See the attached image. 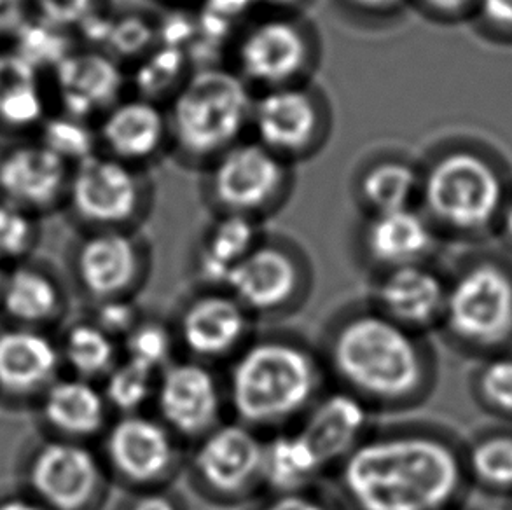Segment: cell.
Segmentation results:
<instances>
[{
  "instance_id": "cell-18",
  "label": "cell",
  "mask_w": 512,
  "mask_h": 510,
  "mask_svg": "<svg viewBox=\"0 0 512 510\" xmlns=\"http://www.w3.org/2000/svg\"><path fill=\"white\" fill-rule=\"evenodd\" d=\"M373 411L352 393L334 386L324 390L292 427L303 435L327 474H333L373 430Z\"/></svg>"
},
{
  "instance_id": "cell-30",
  "label": "cell",
  "mask_w": 512,
  "mask_h": 510,
  "mask_svg": "<svg viewBox=\"0 0 512 510\" xmlns=\"http://www.w3.org/2000/svg\"><path fill=\"white\" fill-rule=\"evenodd\" d=\"M0 289L7 313L25 324L49 320L62 303L55 280L37 269H14Z\"/></svg>"
},
{
  "instance_id": "cell-2",
  "label": "cell",
  "mask_w": 512,
  "mask_h": 510,
  "mask_svg": "<svg viewBox=\"0 0 512 510\" xmlns=\"http://www.w3.org/2000/svg\"><path fill=\"white\" fill-rule=\"evenodd\" d=\"M319 353L327 378L373 413L413 409L432 385V360L422 334L371 304L350 306L331 318Z\"/></svg>"
},
{
  "instance_id": "cell-45",
  "label": "cell",
  "mask_w": 512,
  "mask_h": 510,
  "mask_svg": "<svg viewBox=\"0 0 512 510\" xmlns=\"http://www.w3.org/2000/svg\"><path fill=\"white\" fill-rule=\"evenodd\" d=\"M355 13L371 16V18H385L395 14L401 9L404 0H345Z\"/></svg>"
},
{
  "instance_id": "cell-37",
  "label": "cell",
  "mask_w": 512,
  "mask_h": 510,
  "mask_svg": "<svg viewBox=\"0 0 512 510\" xmlns=\"http://www.w3.org/2000/svg\"><path fill=\"white\" fill-rule=\"evenodd\" d=\"M469 465L481 483L512 488V437H492L474 446Z\"/></svg>"
},
{
  "instance_id": "cell-48",
  "label": "cell",
  "mask_w": 512,
  "mask_h": 510,
  "mask_svg": "<svg viewBox=\"0 0 512 510\" xmlns=\"http://www.w3.org/2000/svg\"><path fill=\"white\" fill-rule=\"evenodd\" d=\"M420 2L429 11L439 14L460 13L469 4V0H420Z\"/></svg>"
},
{
  "instance_id": "cell-27",
  "label": "cell",
  "mask_w": 512,
  "mask_h": 510,
  "mask_svg": "<svg viewBox=\"0 0 512 510\" xmlns=\"http://www.w3.org/2000/svg\"><path fill=\"white\" fill-rule=\"evenodd\" d=\"M324 476L326 469L296 428L264 435L263 479L268 493L313 490Z\"/></svg>"
},
{
  "instance_id": "cell-9",
  "label": "cell",
  "mask_w": 512,
  "mask_h": 510,
  "mask_svg": "<svg viewBox=\"0 0 512 510\" xmlns=\"http://www.w3.org/2000/svg\"><path fill=\"white\" fill-rule=\"evenodd\" d=\"M315 55L310 28L296 16L277 11L243 28L233 51L236 74L261 91L303 83Z\"/></svg>"
},
{
  "instance_id": "cell-17",
  "label": "cell",
  "mask_w": 512,
  "mask_h": 510,
  "mask_svg": "<svg viewBox=\"0 0 512 510\" xmlns=\"http://www.w3.org/2000/svg\"><path fill=\"white\" fill-rule=\"evenodd\" d=\"M104 460L76 441L49 442L30 465V484L53 510H88L105 490Z\"/></svg>"
},
{
  "instance_id": "cell-51",
  "label": "cell",
  "mask_w": 512,
  "mask_h": 510,
  "mask_svg": "<svg viewBox=\"0 0 512 510\" xmlns=\"http://www.w3.org/2000/svg\"><path fill=\"white\" fill-rule=\"evenodd\" d=\"M506 228H507V231H509V235L512 236V205H511V207H509V210H507Z\"/></svg>"
},
{
  "instance_id": "cell-43",
  "label": "cell",
  "mask_w": 512,
  "mask_h": 510,
  "mask_svg": "<svg viewBox=\"0 0 512 510\" xmlns=\"http://www.w3.org/2000/svg\"><path fill=\"white\" fill-rule=\"evenodd\" d=\"M254 510H341L336 500H329L313 490L268 493Z\"/></svg>"
},
{
  "instance_id": "cell-6",
  "label": "cell",
  "mask_w": 512,
  "mask_h": 510,
  "mask_svg": "<svg viewBox=\"0 0 512 510\" xmlns=\"http://www.w3.org/2000/svg\"><path fill=\"white\" fill-rule=\"evenodd\" d=\"M289 161L257 140H240L210 163L208 194L221 214L259 221L270 214L291 189Z\"/></svg>"
},
{
  "instance_id": "cell-47",
  "label": "cell",
  "mask_w": 512,
  "mask_h": 510,
  "mask_svg": "<svg viewBox=\"0 0 512 510\" xmlns=\"http://www.w3.org/2000/svg\"><path fill=\"white\" fill-rule=\"evenodd\" d=\"M483 11L493 23L512 28V0H483Z\"/></svg>"
},
{
  "instance_id": "cell-42",
  "label": "cell",
  "mask_w": 512,
  "mask_h": 510,
  "mask_svg": "<svg viewBox=\"0 0 512 510\" xmlns=\"http://www.w3.org/2000/svg\"><path fill=\"white\" fill-rule=\"evenodd\" d=\"M37 16L58 27H77L84 18L100 9V0H32Z\"/></svg>"
},
{
  "instance_id": "cell-15",
  "label": "cell",
  "mask_w": 512,
  "mask_h": 510,
  "mask_svg": "<svg viewBox=\"0 0 512 510\" xmlns=\"http://www.w3.org/2000/svg\"><path fill=\"white\" fill-rule=\"evenodd\" d=\"M186 357L214 366L229 362L254 334V317L229 290L203 287L180 306L172 325Z\"/></svg>"
},
{
  "instance_id": "cell-29",
  "label": "cell",
  "mask_w": 512,
  "mask_h": 510,
  "mask_svg": "<svg viewBox=\"0 0 512 510\" xmlns=\"http://www.w3.org/2000/svg\"><path fill=\"white\" fill-rule=\"evenodd\" d=\"M420 182V173L408 161L380 159L360 173L357 193L369 215L385 214L411 208V201L420 191Z\"/></svg>"
},
{
  "instance_id": "cell-44",
  "label": "cell",
  "mask_w": 512,
  "mask_h": 510,
  "mask_svg": "<svg viewBox=\"0 0 512 510\" xmlns=\"http://www.w3.org/2000/svg\"><path fill=\"white\" fill-rule=\"evenodd\" d=\"M123 510H186V505L168 488L133 491Z\"/></svg>"
},
{
  "instance_id": "cell-24",
  "label": "cell",
  "mask_w": 512,
  "mask_h": 510,
  "mask_svg": "<svg viewBox=\"0 0 512 510\" xmlns=\"http://www.w3.org/2000/svg\"><path fill=\"white\" fill-rule=\"evenodd\" d=\"M261 240L263 236L256 219L221 214L212 222L196 250L194 269L201 287L224 289L231 271Z\"/></svg>"
},
{
  "instance_id": "cell-26",
  "label": "cell",
  "mask_w": 512,
  "mask_h": 510,
  "mask_svg": "<svg viewBox=\"0 0 512 510\" xmlns=\"http://www.w3.org/2000/svg\"><path fill=\"white\" fill-rule=\"evenodd\" d=\"M62 352L39 332L18 329L0 334V386L11 392H32L51 385Z\"/></svg>"
},
{
  "instance_id": "cell-35",
  "label": "cell",
  "mask_w": 512,
  "mask_h": 510,
  "mask_svg": "<svg viewBox=\"0 0 512 510\" xmlns=\"http://www.w3.org/2000/svg\"><path fill=\"white\" fill-rule=\"evenodd\" d=\"M123 359L132 360L153 373L160 374L175 360L179 343L172 325L160 318L142 317L139 324L121 339Z\"/></svg>"
},
{
  "instance_id": "cell-32",
  "label": "cell",
  "mask_w": 512,
  "mask_h": 510,
  "mask_svg": "<svg viewBox=\"0 0 512 510\" xmlns=\"http://www.w3.org/2000/svg\"><path fill=\"white\" fill-rule=\"evenodd\" d=\"M13 51L37 72L55 70L74 51L67 28L42 18H25L13 34Z\"/></svg>"
},
{
  "instance_id": "cell-3",
  "label": "cell",
  "mask_w": 512,
  "mask_h": 510,
  "mask_svg": "<svg viewBox=\"0 0 512 510\" xmlns=\"http://www.w3.org/2000/svg\"><path fill=\"white\" fill-rule=\"evenodd\" d=\"M222 380L233 420L268 435L305 416L326 390L327 374L319 348L296 334L270 331L247 341Z\"/></svg>"
},
{
  "instance_id": "cell-52",
  "label": "cell",
  "mask_w": 512,
  "mask_h": 510,
  "mask_svg": "<svg viewBox=\"0 0 512 510\" xmlns=\"http://www.w3.org/2000/svg\"><path fill=\"white\" fill-rule=\"evenodd\" d=\"M2 282H4V280H2V271H0V287H2Z\"/></svg>"
},
{
  "instance_id": "cell-7",
  "label": "cell",
  "mask_w": 512,
  "mask_h": 510,
  "mask_svg": "<svg viewBox=\"0 0 512 510\" xmlns=\"http://www.w3.org/2000/svg\"><path fill=\"white\" fill-rule=\"evenodd\" d=\"M432 219L457 231H476L492 221L502 200L499 175L472 152L444 154L420 182Z\"/></svg>"
},
{
  "instance_id": "cell-34",
  "label": "cell",
  "mask_w": 512,
  "mask_h": 510,
  "mask_svg": "<svg viewBox=\"0 0 512 510\" xmlns=\"http://www.w3.org/2000/svg\"><path fill=\"white\" fill-rule=\"evenodd\" d=\"M158 374L132 360H119L102 383L105 402L111 411L119 414L144 413L153 404Z\"/></svg>"
},
{
  "instance_id": "cell-50",
  "label": "cell",
  "mask_w": 512,
  "mask_h": 510,
  "mask_svg": "<svg viewBox=\"0 0 512 510\" xmlns=\"http://www.w3.org/2000/svg\"><path fill=\"white\" fill-rule=\"evenodd\" d=\"M0 510H42L39 505L32 504L23 498H11L0 504Z\"/></svg>"
},
{
  "instance_id": "cell-8",
  "label": "cell",
  "mask_w": 512,
  "mask_h": 510,
  "mask_svg": "<svg viewBox=\"0 0 512 510\" xmlns=\"http://www.w3.org/2000/svg\"><path fill=\"white\" fill-rule=\"evenodd\" d=\"M74 214L93 229H132L146 217L151 186L139 166L95 152L74 165L67 187Z\"/></svg>"
},
{
  "instance_id": "cell-10",
  "label": "cell",
  "mask_w": 512,
  "mask_h": 510,
  "mask_svg": "<svg viewBox=\"0 0 512 510\" xmlns=\"http://www.w3.org/2000/svg\"><path fill=\"white\" fill-rule=\"evenodd\" d=\"M182 446L156 414H119L104 430L105 469L133 491L167 488L182 469Z\"/></svg>"
},
{
  "instance_id": "cell-46",
  "label": "cell",
  "mask_w": 512,
  "mask_h": 510,
  "mask_svg": "<svg viewBox=\"0 0 512 510\" xmlns=\"http://www.w3.org/2000/svg\"><path fill=\"white\" fill-rule=\"evenodd\" d=\"M25 18V0H0V35L13 34Z\"/></svg>"
},
{
  "instance_id": "cell-23",
  "label": "cell",
  "mask_w": 512,
  "mask_h": 510,
  "mask_svg": "<svg viewBox=\"0 0 512 510\" xmlns=\"http://www.w3.org/2000/svg\"><path fill=\"white\" fill-rule=\"evenodd\" d=\"M434 243L429 221L413 208L369 215L360 233V250L376 273L425 262Z\"/></svg>"
},
{
  "instance_id": "cell-13",
  "label": "cell",
  "mask_w": 512,
  "mask_h": 510,
  "mask_svg": "<svg viewBox=\"0 0 512 510\" xmlns=\"http://www.w3.org/2000/svg\"><path fill=\"white\" fill-rule=\"evenodd\" d=\"M327 123L324 100L303 83L261 91L250 114L254 140L289 163L319 149Z\"/></svg>"
},
{
  "instance_id": "cell-12",
  "label": "cell",
  "mask_w": 512,
  "mask_h": 510,
  "mask_svg": "<svg viewBox=\"0 0 512 510\" xmlns=\"http://www.w3.org/2000/svg\"><path fill=\"white\" fill-rule=\"evenodd\" d=\"M153 406L179 441L193 444L228 413L224 380L201 360L175 359L158 374Z\"/></svg>"
},
{
  "instance_id": "cell-4",
  "label": "cell",
  "mask_w": 512,
  "mask_h": 510,
  "mask_svg": "<svg viewBox=\"0 0 512 510\" xmlns=\"http://www.w3.org/2000/svg\"><path fill=\"white\" fill-rule=\"evenodd\" d=\"M252 104L250 86L235 70H194L167 111L170 144L187 161L212 163L250 130Z\"/></svg>"
},
{
  "instance_id": "cell-20",
  "label": "cell",
  "mask_w": 512,
  "mask_h": 510,
  "mask_svg": "<svg viewBox=\"0 0 512 510\" xmlns=\"http://www.w3.org/2000/svg\"><path fill=\"white\" fill-rule=\"evenodd\" d=\"M97 137L105 154L140 168L170 144L167 111L147 98L119 100L104 112Z\"/></svg>"
},
{
  "instance_id": "cell-5",
  "label": "cell",
  "mask_w": 512,
  "mask_h": 510,
  "mask_svg": "<svg viewBox=\"0 0 512 510\" xmlns=\"http://www.w3.org/2000/svg\"><path fill=\"white\" fill-rule=\"evenodd\" d=\"M264 435L240 421H222L193 442L187 476L212 504L238 505L264 490Z\"/></svg>"
},
{
  "instance_id": "cell-31",
  "label": "cell",
  "mask_w": 512,
  "mask_h": 510,
  "mask_svg": "<svg viewBox=\"0 0 512 510\" xmlns=\"http://www.w3.org/2000/svg\"><path fill=\"white\" fill-rule=\"evenodd\" d=\"M65 362L84 380H104L105 374L118 364V339L112 338L93 322H81L70 327L60 348Z\"/></svg>"
},
{
  "instance_id": "cell-1",
  "label": "cell",
  "mask_w": 512,
  "mask_h": 510,
  "mask_svg": "<svg viewBox=\"0 0 512 510\" xmlns=\"http://www.w3.org/2000/svg\"><path fill=\"white\" fill-rule=\"evenodd\" d=\"M333 476L341 510H448L464 470L436 432L397 423L373 428Z\"/></svg>"
},
{
  "instance_id": "cell-49",
  "label": "cell",
  "mask_w": 512,
  "mask_h": 510,
  "mask_svg": "<svg viewBox=\"0 0 512 510\" xmlns=\"http://www.w3.org/2000/svg\"><path fill=\"white\" fill-rule=\"evenodd\" d=\"M301 2L303 0H256V4H266L271 9H275L277 13H289L292 9H296Z\"/></svg>"
},
{
  "instance_id": "cell-41",
  "label": "cell",
  "mask_w": 512,
  "mask_h": 510,
  "mask_svg": "<svg viewBox=\"0 0 512 510\" xmlns=\"http://www.w3.org/2000/svg\"><path fill=\"white\" fill-rule=\"evenodd\" d=\"M479 390L486 402L512 416V360L497 359L479 374Z\"/></svg>"
},
{
  "instance_id": "cell-28",
  "label": "cell",
  "mask_w": 512,
  "mask_h": 510,
  "mask_svg": "<svg viewBox=\"0 0 512 510\" xmlns=\"http://www.w3.org/2000/svg\"><path fill=\"white\" fill-rule=\"evenodd\" d=\"M37 70L11 51L0 53V123L25 130L41 125L46 114Z\"/></svg>"
},
{
  "instance_id": "cell-22",
  "label": "cell",
  "mask_w": 512,
  "mask_h": 510,
  "mask_svg": "<svg viewBox=\"0 0 512 510\" xmlns=\"http://www.w3.org/2000/svg\"><path fill=\"white\" fill-rule=\"evenodd\" d=\"M69 163L39 144L16 145L0 158V196L28 212L67 194Z\"/></svg>"
},
{
  "instance_id": "cell-33",
  "label": "cell",
  "mask_w": 512,
  "mask_h": 510,
  "mask_svg": "<svg viewBox=\"0 0 512 510\" xmlns=\"http://www.w3.org/2000/svg\"><path fill=\"white\" fill-rule=\"evenodd\" d=\"M189 55L184 49L160 46L142 56L133 83L137 86V97L153 100L160 104V98L170 97L186 83L189 72Z\"/></svg>"
},
{
  "instance_id": "cell-40",
  "label": "cell",
  "mask_w": 512,
  "mask_h": 510,
  "mask_svg": "<svg viewBox=\"0 0 512 510\" xmlns=\"http://www.w3.org/2000/svg\"><path fill=\"white\" fill-rule=\"evenodd\" d=\"M142 310L133 297H112L97 301L93 324L107 332L114 339L125 338L135 325L142 320Z\"/></svg>"
},
{
  "instance_id": "cell-39",
  "label": "cell",
  "mask_w": 512,
  "mask_h": 510,
  "mask_svg": "<svg viewBox=\"0 0 512 510\" xmlns=\"http://www.w3.org/2000/svg\"><path fill=\"white\" fill-rule=\"evenodd\" d=\"M34 238L35 224L30 212L11 201L0 200V255L20 257L32 247Z\"/></svg>"
},
{
  "instance_id": "cell-14",
  "label": "cell",
  "mask_w": 512,
  "mask_h": 510,
  "mask_svg": "<svg viewBox=\"0 0 512 510\" xmlns=\"http://www.w3.org/2000/svg\"><path fill=\"white\" fill-rule=\"evenodd\" d=\"M441 324L471 345H493L512 329L511 278L493 264L464 271L446 290Z\"/></svg>"
},
{
  "instance_id": "cell-16",
  "label": "cell",
  "mask_w": 512,
  "mask_h": 510,
  "mask_svg": "<svg viewBox=\"0 0 512 510\" xmlns=\"http://www.w3.org/2000/svg\"><path fill=\"white\" fill-rule=\"evenodd\" d=\"M149 257L132 229H95L77 247L74 268L95 301L133 297L146 282Z\"/></svg>"
},
{
  "instance_id": "cell-38",
  "label": "cell",
  "mask_w": 512,
  "mask_h": 510,
  "mask_svg": "<svg viewBox=\"0 0 512 510\" xmlns=\"http://www.w3.org/2000/svg\"><path fill=\"white\" fill-rule=\"evenodd\" d=\"M156 37V27L140 16L114 18L105 53L112 58H142L153 49Z\"/></svg>"
},
{
  "instance_id": "cell-25",
  "label": "cell",
  "mask_w": 512,
  "mask_h": 510,
  "mask_svg": "<svg viewBox=\"0 0 512 510\" xmlns=\"http://www.w3.org/2000/svg\"><path fill=\"white\" fill-rule=\"evenodd\" d=\"M111 409L102 388L84 378L53 381L42 402V414L51 427L74 439L102 434Z\"/></svg>"
},
{
  "instance_id": "cell-19",
  "label": "cell",
  "mask_w": 512,
  "mask_h": 510,
  "mask_svg": "<svg viewBox=\"0 0 512 510\" xmlns=\"http://www.w3.org/2000/svg\"><path fill=\"white\" fill-rule=\"evenodd\" d=\"M448 285L425 262L380 271L374 280L371 306L385 317L423 332L441 324Z\"/></svg>"
},
{
  "instance_id": "cell-36",
  "label": "cell",
  "mask_w": 512,
  "mask_h": 510,
  "mask_svg": "<svg viewBox=\"0 0 512 510\" xmlns=\"http://www.w3.org/2000/svg\"><path fill=\"white\" fill-rule=\"evenodd\" d=\"M41 144L65 163L76 165L97 152L98 137L86 119L74 118L63 112V116L42 121Z\"/></svg>"
},
{
  "instance_id": "cell-11",
  "label": "cell",
  "mask_w": 512,
  "mask_h": 510,
  "mask_svg": "<svg viewBox=\"0 0 512 510\" xmlns=\"http://www.w3.org/2000/svg\"><path fill=\"white\" fill-rule=\"evenodd\" d=\"M310 287L312 271L301 252L289 243L266 238L243 257L224 285L254 320L298 310Z\"/></svg>"
},
{
  "instance_id": "cell-21",
  "label": "cell",
  "mask_w": 512,
  "mask_h": 510,
  "mask_svg": "<svg viewBox=\"0 0 512 510\" xmlns=\"http://www.w3.org/2000/svg\"><path fill=\"white\" fill-rule=\"evenodd\" d=\"M53 74L63 112L86 121L118 104L125 88L118 60L100 49L72 51Z\"/></svg>"
}]
</instances>
